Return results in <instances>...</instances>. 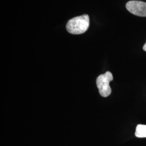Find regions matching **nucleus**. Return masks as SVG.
Masks as SVG:
<instances>
[{
  "mask_svg": "<svg viewBox=\"0 0 146 146\" xmlns=\"http://www.w3.org/2000/svg\"><path fill=\"white\" fill-rule=\"evenodd\" d=\"M113 80L112 74L107 72L104 74L100 75L96 79V85L99 90L100 94L103 97H107L111 93L110 82Z\"/></svg>",
  "mask_w": 146,
  "mask_h": 146,
  "instance_id": "f03ea898",
  "label": "nucleus"
},
{
  "mask_svg": "<svg viewBox=\"0 0 146 146\" xmlns=\"http://www.w3.org/2000/svg\"><path fill=\"white\" fill-rule=\"evenodd\" d=\"M89 26V17L84 14L70 19L66 25V28L69 33L78 35L85 33L88 30Z\"/></svg>",
  "mask_w": 146,
  "mask_h": 146,
  "instance_id": "f257e3e1",
  "label": "nucleus"
},
{
  "mask_svg": "<svg viewBox=\"0 0 146 146\" xmlns=\"http://www.w3.org/2000/svg\"><path fill=\"white\" fill-rule=\"evenodd\" d=\"M126 8L131 14L135 15L146 16V3L140 1H131L127 3Z\"/></svg>",
  "mask_w": 146,
  "mask_h": 146,
  "instance_id": "7ed1b4c3",
  "label": "nucleus"
},
{
  "mask_svg": "<svg viewBox=\"0 0 146 146\" xmlns=\"http://www.w3.org/2000/svg\"><path fill=\"white\" fill-rule=\"evenodd\" d=\"M143 50H144L145 51H146V43L145 44V45L143 46Z\"/></svg>",
  "mask_w": 146,
  "mask_h": 146,
  "instance_id": "39448f33",
  "label": "nucleus"
},
{
  "mask_svg": "<svg viewBox=\"0 0 146 146\" xmlns=\"http://www.w3.org/2000/svg\"><path fill=\"white\" fill-rule=\"evenodd\" d=\"M135 136L137 137H146V125H138L136 128Z\"/></svg>",
  "mask_w": 146,
  "mask_h": 146,
  "instance_id": "20e7f679",
  "label": "nucleus"
}]
</instances>
